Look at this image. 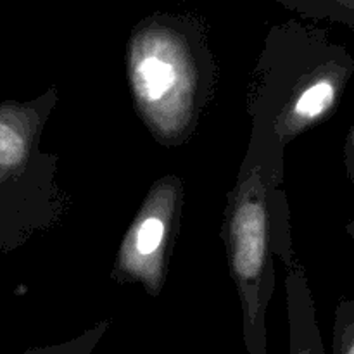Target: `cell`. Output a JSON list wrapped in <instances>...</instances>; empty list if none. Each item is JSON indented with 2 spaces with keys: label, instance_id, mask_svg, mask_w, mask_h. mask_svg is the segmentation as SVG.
<instances>
[{
  "label": "cell",
  "instance_id": "obj_8",
  "mask_svg": "<svg viewBox=\"0 0 354 354\" xmlns=\"http://www.w3.org/2000/svg\"><path fill=\"white\" fill-rule=\"evenodd\" d=\"M346 165H348L349 178L354 183V127L349 131L348 142H346Z\"/></svg>",
  "mask_w": 354,
  "mask_h": 354
},
{
  "label": "cell",
  "instance_id": "obj_6",
  "mask_svg": "<svg viewBox=\"0 0 354 354\" xmlns=\"http://www.w3.org/2000/svg\"><path fill=\"white\" fill-rule=\"evenodd\" d=\"M99 337L100 332H90V334L83 335V337L76 339V341L59 346H50V348L30 349V351H26L24 354H90V351L95 348Z\"/></svg>",
  "mask_w": 354,
  "mask_h": 354
},
{
  "label": "cell",
  "instance_id": "obj_1",
  "mask_svg": "<svg viewBox=\"0 0 354 354\" xmlns=\"http://www.w3.org/2000/svg\"><path fill=\"white\" fill-rule=\"evenodd\" d=\"M203 31L196 19L156 14L133 30L128 66L135 100L145 120L166 138L192 121Z\"/></svg>",
  "mask_w": 354,
  "mask_h": 354
},
{
  "label": "cell",
  "instance_id": "obj_2",
  "mask_svg": "<svg viewBox=\"0 0 354 354\" xmlns=\"http://www.w3.org/2000/svg\"><path fill=\"white\" fill-rule=\"evenodd\" d=\"M245 159L241 180L232 194L228 207V248L235 282L244 303V335L248 354H266L265 308L273 289L270 261V204L268 194L275 183L273 173L258 151Z\"/></svg>",
  "mask_w": 354,
  "mask_h": 354
},
{
  "label": "cell",
  "instance_id": "obj_3",
  "mask_svg": "<svg viewBox=\"0 0 354 354\" xmlns=\"http://www.w3.org/2000/svg\"><path fill=\"white\" fill-rule=\"evenodd\" d=\"M176 196L173 180L159 183L121 245L118 266L127 277L144 283L149 292L161 287L165 248L176 209Z\"/></svg>",
  "mask_w": 354,
  "mask_h": 354
},
{
  "label": "cell",
  "instance_id": "obj_7",
  "mask_svg": "<svg viewBox=\"0 0 354 354\" xmlns=\"http://www.w3.org/2000/svg\"><path fill=\"white\" fill-rule=\"evenodd\" d=\"M332 19L342 21V23L354 28V0H334Z\"/></svg>",
  "mask_w": 354,
  "mask_h": 354
},
{
  "label": "cell",
  "instance_id": "obj_4",
  "mask_svg": "<svg viewBox=\"0 0 354 354\" xmlns=\"http://www.w3.org/2000/svg\"><path fill=\"white\" fill-rule=\"evenodd\" d=\"M301 270L294 268L287 280L290 318V354H325L315 318L313 301L306 279Z\"/></svg>",
  "mask_w": 354,
  "mask_h": 354
},
{
  "label": "cell",
  "instance_id": "obj_5",
  "mask_svg": "<svg viewBox=\"0 0 354 354\" xmlns=\"http://www.w3.org/2000/svg\"><path fill=\"white\" fill-rule=\"evenodd\" d=\"M334 354H354V301H342L337 308Z\"/></svg>",
  "mask_w": 354,
  "mask_h": 354
},
{
  "label": "cell",
  "instance_id": "obj_9",
  "mask_svg": "<svg viewBox=\"0 0 354 354\" xmlns=\"http://www.w3.org/2000/svg\"><path fill=\"white\" fill-rule=\"evenodd\" d=\"M348 232H349V235H351L353 241H354V221H351V223L348 225Z\"/></svg>",
  "mask_w": 354,
  "mask_h": 354
}]
</instances>
